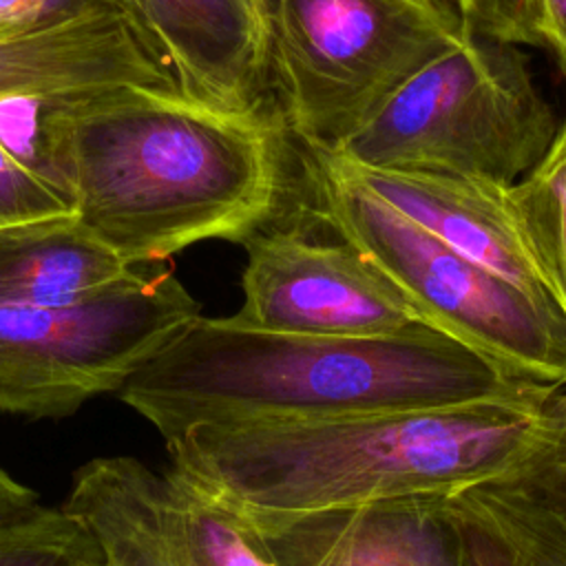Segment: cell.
Instances as JSON below:
<instances>
[{"label": "cell", "mask_w": 566, "mask_h": 566, "mask_svg": "<svg viewBox=\"0 0 566 566\" xmlns=\"http://www.w3.org/2000/svg\"><path fill=\"white\" fill-rule=\"evenodd\" d=\"M283 126L179 88L119 84L49 97L51 179L77 221L139 265L210 239L243 243L279 219Z\"/></svg>", "instance_id": "cell-1"}, {"label": "cell", "mask_w": 566, "mask_h": 566, "mask_svg": "<svg viewBox=\"0 0 566 566\" xmlns=\"http://www.w3.org/2000/svg\"><path fill=\"white\" fill-rule=\"evenodd\" d=\"M562 389L323 420L195 424L166 442L168 469L239 513L449 495L542 458L559 433Z\"/></svg>", "instance_id": "cell-2"}, {"label": "cell", "mask_w": 566, "mask_h": 566, "mask_svg": "<svg viewBox=\"0 0 566 566\" xmlns=\"http://www.w3.org/2000/svg\"><path fill=\"white\" fill-rule=\"evenodd\" d=\"M522 380L420 321L389 336L265 332L190 316L117 391L164 442L195 424L323 420L513 398Z\"/></svg>", "instance_id": "cell-3"}, {"label": "cell", "mask_w": 566, "mask_h": 566, "mask_svg": "<svg viewBox=\"0 0 566 566\" xmlns=\"http://www.w3.org/2000/svg\"><path fill=\"white\" fill-rule=\"evenodd\" d=\"M307 214L356 248L416 318L513 376L566 387V316L469 261L369 192L334 155L301 148Z\"/></svg>", "instance_id": "cell-4"}, {"label": "cell", "mask_w": 566, "mask_h": 566, "mask_svg": "<svg viewBox=\"0 0 566 566\" xmlns=\"http://www.w3.org/2000/svg\"><path fill=\"white\" fill-rule=\"evenodd\" d=\"M559 126L522 44L471 29L332 155L367 170L513 186L548 153Z\"/></svg>", "instance_id": "cell-5"}, {"label": "cell", "mask_w": 566, "mask_h": 566, "mask_svg": "<svg viewBox=\"0 0 566 566\" xmlns=\"http://www.w3.org/2000/svg\"><path fill=\"white\" fill-rule=\"evenodd\" d=\"M265 22L276 117L323 153L471 31L458 0H265Z\"/></svg>", "instance_id": "cell-6"}, {"label": "cell", "mask_w": 566, "mask_h": 566, "mask_svg": "<svg viewBox=\"0 0 566 566\" xmlns=\"http://www.w3.org/2000/svg\"><path fill=\"white\" fill-rule=\"evenodd\" d=\"M199 303L164 261L60 305H0V413L64 418L122 385Z\"/></svg>", "instance_id": "cell-7"}, {"label": "cell", "mask_w": 566, "mask_h": 566, "mask_svg": "<svg viewBox=\"0 0 566 566\" xmlns=\"http://www.w3.org/2000/svg\"><path fill=\"white\" fill-rule=\"evenodd\" d=\"M62 511L91 535L104 566H276L239 515L130 455L82 464Z\"/></svg>", "instance_id": "cell-8"}, {"label": "cell", "mask_w": 566, "mask_h": 566, "mask_svg": "<svg viewBox=\"0 0 566 566\" xmlns=\"http://www.w3.org/2000/svg\"><path fill=\"white\" fill-rule=\"evenodd\" d=\"M241 325L305 336L374 338L416 323L394 283L345 241H318L276 221L243 243Z\"/></svg>", "instance_id": "cell-9"}, {"label": "cell", "mask_w": 566, "mask_h": 566, "mask_svg": "<svg viewBox=\"0 0 566 566\" xmlns=\"http://www.w3.org/2000/svg\"><path fill=\"white\" fill-rule=\"evenodd\" d=\"M276 566H467L440 495L301 513H239Z\"/></svg>", "instance_id": "cell-10"}, {"label": "cell", "mask_w": 566, "mask_h": 566, "mask_svg": "<svg viewBox=\"0 0 566 566\" xmlns=\"http://www.w3.org/2000/svg\"><path fill=\"white\" fill-rule=\"evenodd\" d=\"M177 86L228 111L270 102L265 0H128Z\"/></svg>", "instance_id": "cell-11"}, {"label": "cell", "mask_w": 566, "mask_h": 566, "mask_svg": "<svg viewBox=\"0 0 566 566\" xmlns=\"http://www.w3.org/2000/svg\"><path fill=\"white\" fill-rule=\"evenodd\" d=\"M338 161L369 192L451 250L513 283L535 301L559 307L520 223L509 195L511 186L431 172L367 170Z\"/></svg>", "instance_id": "cell-12"}, {"label": "cell", "mask_w": 566, "mask_h": 566, "mask_svg": "<svg viewBox=\"0 0 566 566\" xmlns=\"http://www.w3.org/2000/svg\"><path fill=\"white\" fill-rule=\"evenodd\" d=\"M119 84L179 88L166 57L124 9H95L0 42V99L57 97Z\"/></svg>", "instance_id": "cell-13"}, {"label": "cell", "mask_w": 566, "mask_h": 566, "mask_svg": "<svg viewBox=\"0 0 566 566\" xmlns=\"http://www.w3.org/2000/svg\"><path fill=\"white\" fill-rule=\"evenodd\" d=\"M73 212L0 226V305H60L104 292L139 268Z\"/></svg>", "instance_id": "cell-14"}, {"label": "cell", "mask_w": 566, "mask_h": 566, "mask_svg": "<svg viewBox=\"0 0 566 566\" xmlns=\"http://www.w3.org/2000/svg\"><path fill=\"white\" fill-rule=\"evenodd\" d=\"M526 239L566 316V119L548 153L509 188Z\"/></svg>", "instance_id": "cell-15"}, {"label": "cell", "mask_w": 566, "mask_h": 566, "mask_svg": "<svg viewBox=\"0 0 566 566\" xmlns=\"http://www.w3.org/2000/svg\"><path fill=\"white\" fill-rule=\"evenodd\" d=\"M91 535L62 509L0 528V566H99Z\"/></svg>", "instance_id": "cell-16"}, {"label": "cell", "mask_w": 566, "mask_h": 566, "mask_svg": "<svg viewBox=\"0 0 566 566\" xmlns=\"http://www.w3.org/2000/svg\"><path fill=\"white\" fill-rule=\"evenodd\" d=\"M73 212L69 199L0 142V226Z\"/></svg>", "instance_id": "cell-17"}, {"label": "cell", "mask_w": 566, "mask_h": 566, "mask_svg": "<svg viewBox=\"0 0 566 566\" xmlns=\"http://www.w3.org/2000/svg\"><path fill=\"white\" fill-rule=\"evenodd\" d=\"M471 29L480 35L544 46L537 0H458Z\"/></svg>", "instance_id": "cell-18"}, {"label": "cell", "mask_w": 566, "mask_h": 566, "mask_svg": "<svg viewBox=\"0 0 566 566\" xmlns=\"http://www.w3.org/2000/svg\"><path fill=\"white\" fill-rule=\"evenodd\" d=\"M95 9L133 13L128 0H0V42L49 29Z\"/></svg>", "instance_id": "cell-19"}, {"label": "cell", "mask_w": 566, "mask_h": 566, "mask_svg": "<svg viewBox=\"0 0 566 566\" xmlns=\"http://www.w3.org/2000/svg\"><path fill=\"white\" fill-rule=\"evenodd\" d=\"M44 506L40 504L38 493L15 482L0 469V528L24 522L38 515Z\"/></svg>", "instance_id": "cell-20"}, {"label": "cell", "mask_w": 566, "mask_h": 566, "mask_svg": "<svg viewBox=\"0 0 566 566\" xmlns=\"http://www.w3.org/2000/svg\"><path fill=\"white\" fill-rule=\"evenodd\" d=\"M544 46L551 49L566 77V0H537Z\"/></svg>", "instance_id": "cell-21"}, {"label": "cell", "mask_w": 566, "mask_h": 566, "mask_svg": "<svg viewBox=\"0 0 566 566\" xmlns=\"http://www.w3.org/2000/svg\"><path fill=\"white\" fill-rule=\"evenodd\" d=\"M542 473L566 509V387L562 389V424L553 447L542 458Z\"/></svg>", "instance_id": "cell-22"}, {"label": "cell", "mask_w": 566, "mask_h": 566, "mask_svg": "<svg viewBox=\"0 0 566 566\" xmlns=\"http://www.w3.org/2000/svg\"><path fill=\"white\" fill-rule=\"evenodd\" d=\"M99 566H104V562H102V564H99Z\"/></svg>", "instance_id": "cell-23"}]
</instances>
